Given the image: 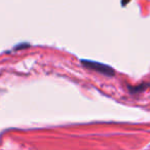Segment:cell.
<instances>
[{
	"mask_svg": "<svg viewBox=\"0 0 150 150\" xmlns=\"http://www.w3.org/2000/svg\"><path fill=\"white\" fill-rule=\"evenodd\" d=\"M81 64L86 68L90 69V70L97 71V72L106 75V76H113L115 74V71L112 67L108 66V65L102 64V63L90 61V60H81Z\"/></svg>",
	"mask_w": 150,
	"mask_h": 150,
	"instance_id": "cell-1",
	"label": "cell"
},
{
	"mask_svg": "<svg viewBox=\"0 0 150 150\" xmlns=\"http://www.w3.org/2000/svg\"><path fill=\"white\" fill-rule=\"evenodd\" d=\"M149 86H150V83H142L138 86H135V88H129V91H131L132 93H140V92L145 91L146 88H149Z\"/></svg>",
	"mask_w": 150,
	"mask_h": 150,
	"instance_id": "cell-2",
	"label": "cell"
}]
</instances>
